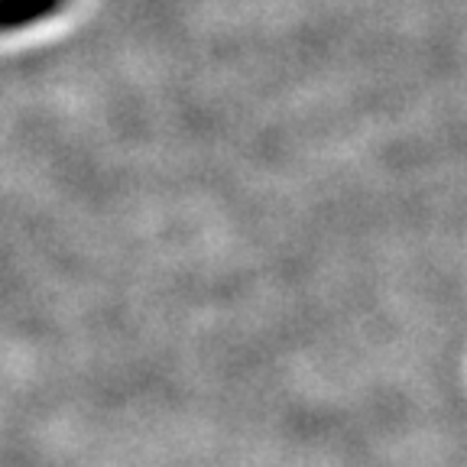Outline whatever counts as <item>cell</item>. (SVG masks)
<instances>
[{
	"label": "cell",
	"mask_w": 467,
	"mask_h": 467,
	"mask_svg": "<svg viewBox=\"0 0 467 467\" xmlns=\"http://www.w3.org/2000/svg\"><path fill=\"white\" fill-rule=\"evenodd\" d=\"M66 0H0V33H16L33 23L56 16Z\"/></svg>",
	"instance_id": "cell-1"
}]
</instances>
